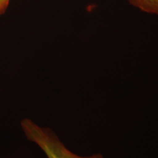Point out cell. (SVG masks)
Listing matches in <instances>:
<instances>
[{
  "mask_svg": "<svg viewBox=\"0 0 158 158\" xmlns=\"http://www.w3.org/2000/svg\"><path fill=\"white\" fill-rule=\"evenodd\" d=\"M21 127L27 138L36 143L48 158H103L100 154L89 157L76 155L67 149L51 130L40 127L28 118L21 122Z\"/></svg>",
  "mask_w": 158,
  "mask_h": 158,
  "instance_id": "cell-1",
  "label": "cell"
},
{
  "mask_svg": "<svg viewBox=\"0 0 158 158\" xmlns=\"http://www.w3.org/2000/svg\"><path fill=\"white\" fill-rule=\"evenodd\" d=\"M128 2L145 13L158 15V0H128Z\"/></svg>",
  "mask_w": 158,
  "mask_h": 158,
  "instance_id": "cell-2",
  "label": "cell"
},
{
  "mask_svg": "<svg viewBox=\"0 0 158 158\" xmlns=\"http://www.w3.org/2000/svg\"><path fill=\"white\" fill-rule=\"evenodd\" d=\"M10 0H0V15L4 13L8 6Z\"/></svg>",
  "mask_w": 158,
  "mask_h": 158,
  "instance_id": "cell-3",
  "label": "cell"
}]
</instances>
